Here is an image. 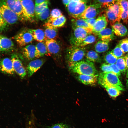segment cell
<instances>
[{
    "mask_svg": "<svg viewBox=\"0 0 128 128\" xmlns=\"http://www.w3.org/2000/svg\"><path fill=\"white\" fill-rule=\"evenodd\" d=\"M35 46L30 44L25 46L22 49L23 56L29 60H32L35 58Z\"/></svg>",
    "mask_w": 128,
    "mask_h": 128,
    "instance_id": "cell-20",
    "label": "cell"
},
{
    "mask_svg": "<svg viewBox=\"0 0 128 128\" xmlns=\"http://www.w3.org/2000/svg\"><path fill=\"white\" fill-rule=\"evenodd\" d=\"M80 0H71L67 8L68 13L71 17L77 9Z\"/></svg>",
    "mask_w": 128,
    "mask_h": 128,
    "instance_id": "cell-29",
    "label": "cell"
},
{
    "mask_svg": "<svg viewBox=\"0 0 128 128\" xmlns=\"http://www.w3.org/2000/svg\"><path fill=\"white\" fill-rule=\"evenodd\" d=\"M8 25L0 14V32L5 30L7 28Z\"/></svg>",
    "mask_w": 128,
    "mask_h": 128,
    "instance_id": "cell-40",
    "label": "cell"
},
{
    "mask_svg": "<svg viewBox=\"0 0 128 128\" xmlns=\"http://www.w3.org/2000/svg\"><path fill=\"white\" fill-rule=\"evenodd\" d=\"M49 14V10L48 7H47L43 12L36 17L41 21H43L48 18Z\"/></svg>",
    "mask_w": 128,
    "mask_h": 128,
    "instance_id": "cell-38",
    "label": "cell"
},
{
    "mask_svg": "<svg viewBox=\"0 0 128 128\" xmlns=\"http://www.w3.org/2000/svg\"><path fill=\"white\" fill-rule=\"evenodd\" d=\"M109 42L100 40L95 44L94 48L97 53L104 52L107 51L109 48Z\"/></svg>",
    "mask_w": 128,
    "mask_h": 128,
    "instance_id": "cell-26",
    "label": "cell"
},
{
    "mask_svg": "<svg viewBox=\"0 0 128 128\" xmlns=\"http://www.w3.org/2000/svg\"><path fill=\"white\" fill-rule=\"evenodd\" d=\"M69 68L72 72L78 74L97 75V71L93 63L87 60L78 62L69 67Z\"/></svg>",
    "mask_w": 128,
    "mask_h": 128,
    "instance_id": "cell-2",
    "label": "cell"
},
{
    "mask_svg": "<svg viewBox=\"0 0 128 128\" xmlns=\"http://www.w3.org/2000/svg\"><path fill=\"white\" fill-rule=\"evenodd\" d=\"M34 39L39 42H43L46 39L43 31L40 29H28Z\"/></svg>",
    "mask_w": 128,
    "mask_h": 128,
    "instance_id": "cell-24",
    "label": "cell"
},
{
    "mask_svg": "<svg viewBox=\"0 0 128 128\" xmlns=\"http://www.w3.org/2000/svg\"></svg>",
    "mask_w": 128,
    "mask_h": 128,
    "instance_id": "cell-51",
    "label": "cell"
},
{
    "mask_svg": "<svg viewBox=\"0 0 128 128\" xmlns=\"http://www.w3.org/2000/svg\"><path fill=\"white\" fill-rule=\"evenodd\" d=\"M0 44L4 51H11L14 47V44L10 38L0 34Z\"/></svg>",
    "mask_w": 128,
    "mask_h": 128,
    "instance_id": "cell-19",
    "label": "cell"
},
{
    "mask_svg": "<svg viewBox=\"0 0 128 128\" xmlns=\"http://www.w3.org/2000/svg\"><path fill=\"white\" fill-rule=\"evenodd\" d=\"M104 59L107 63L111 65L115 64L117 59L111 53V51H109L105 55Z\"/></svg>",
    "mask_w": 128,
    "mask_h": 128,
    "instance_id": "cell-33",
    "label": "cell"
},
{
    "mask_svg": "<svg viewBox=\"0 0 128 128\" xmlns=\"http://www.w3.org/2000/svg\"><path fill=\"white\" fill-rule=\"evenodd\" d=\"M98 75H95L78 74L76 78L78 80L87 85L93 86L97 82Z\"/></svg>",
    "mask_w": 128,
    "mask_h": 128,
    "instance_id": "cell-17",
    "label": "cell"
},
{
    "mask_svg": "<svg viewBox=\"0 0 128 128\" xmlns=\"http://www.w3.org/2000/svg\"><path fill=\"white\" fill-rule=\"evenodd\" d=\"M50 128H70L69 126L66 124L63 123L55 124L51 126Z\"/></svg>",
    "mask_w": 128,
    "mask_h": 128,
    "instance_id": "cell-44",
    "label": "cell"
},
{
    "mask_svg": "<svg viewBox=\"0 0 128 128\" xmlns=\"http://www.w3.org/2000/svg\"><path fill=\"white\" fill-rule=\"evenodd\" d=\"M97 36L100 40L109 43L115 38L112 29L109 28H105L100 31Z\"/></svg>",
    "mask_w": 128,
    "mask_h": 128,
    "instance_id": "cell-18",
    "label": "cell"
},
{
    "mask_svg": "<svg viewBox=\"0 0 128 128\" xmlns=\"http://www.w3.org/2000/svg\"><path fill=\"white\" fill-rule=\"evenodd\" d=\"M49 3V1L48 0L46 2L35 6V11L36 17L43 12L48 7Z\"/></svg>",
    "mask_w": 128,
    "mask_h": 128,
    "instance_id": "cell-35",
    "label": "cell"
},
{
    "mask_svg": "<svg viewBox=\"0 0 128 128\" xmlns=\"http://www.w3.org/2000/svg\"><path fill=\"white\" fill-rule=\"evenodd\" d=\"M63 15L61 10L58 9H55L51 12L49 18H57Z\"/></svg>",
    "mask_w": 128,
    "mask_h": 128,
    "instance_id": "cell-39",
    "label": "cell"
},
{
    "mask_svg": "<svg viewBox=\"0 0 128 128\" xmlns=\"http://www.w3.org/2000/svg\"><path fill=\"white\" fill-rule=\"evenodd\" d=\"M121 13V7L116 1L113 5L106 9L104 14L108 22L112 26L116 23L120 22Z\"/></svg>",
    "mask_w": 128,
    "mask_h": 128,
    "instance_id": "cell-4",
    "label": "cell"
},
{
    "mask_svg": "<svg viewBox=\"0 0 128 128\" xmlns=\"http://www.w3.org/2000/svg\"><path fill=\"white\" fill-rule=\"evenodd\" d=\"M119 45L124 53L128 52V38L120 40Z\"/></svg>",
    "mask_w": 128,
    "mask_h": 128,
    "instance_id": "cell-37",
    "label": "cell"
},
{
    "mask_svg": "<svg viewBox=\"0 0 128 128\" xmlns=\"http://www.w3.org/2000/svg\"><path fill=\"white\" fill-rule=\"evenodd\" d=\"M126 66V76H128V54L124 57Z\"/></svg>",
    "mask_w": 128,
    "mask_h": 128,
    "instance_id": "cell-45",
    "label": "cell"
},
{
    "mask_svg": "<svg viewBox=\"0 0 128 128\" xmlns=\"http://www.w3.org/2000/svg\"><path fill=\"white\" fill-rule=\"evenodd\" d=\"M127 82L128 85V76L127 77Z\"/></svg>",
    "mask_w": 128,
    "mask_h": 128,
    "instance_id": "cell-49",
    "label": "cell"
},
{
    "mask_svg": "<svg viewBox=\"0 0 128 128\" xmlns=\"http://www.w3.org/2000/svg\"></svg>",
    "mask_w": 128,
    "mask_h": 128,
    "instance_id": "cell-50",
    "label": "cell"
},
{
    "mask_svg": "<svg viewBox=\"0 0 128 128\" xmlns=\"http://www.w3.org/2000/svg\"><path fill=\"white\" fill-rule=\"evenodd\" d=\"M48 0H36L35 1V6H36L38 5L47 1Z\"/></svg>",
    "mask_w": 128,
    "mask_h": 128,
    "instance_id": "cell-46",
    "label": "cell"
},
{
    "mask_svg": "<svg viewBox=\"0 0 128 128\" xmlns=\"http://www.w3.org/2000/svg\"><path fill=\"white\" fill-rule=\"evenodd\" d=\"M73 32L70 39L72 46H77L82 40L90 33L85 29L79 27H72Z\"/></svg>",
    "mask_w": 128,
    "mask_h": 128,
    "instance_id": "cell-7",
    "label": "cell"
},
{
    "mask_svg": "<svg viewBox=\"0 0 128 128\" xmlns=\"http://www.w3.org/2000/svg\"><path fill=\"white\" fill-rule=\"evenodd\" d=\"M14 39L20 46L23 47L31 43L33 39L28 29H27L18 33L15 36Z\"/></svg>",
    "mask_w": 128,
    "mask_h": 128,
    "instance_id": "cell-10",
    "label": "cell"
},
{
    "mask_svg": "<svg viewBox=\"0 0 128 128\" xmlns=\"http://www.w3.org/2000/svg\"><path fill=\"white\" fill-rule=\"evenodd\" d=\"M111 52V53L117 59L122 57L124 53L119 44H117Z\"/></svg>",
    "mask_w": 128,
    "mask_h": 128,
    "instance_id": "cell-36",
    "label": "cell"
},
{
    "mask_svg": "<svg viewBox=\"0 0 128 128\" xmlns=\"http://www.w3.org/2000/svg\"><path fill=\"white\" fill-rule=\"evenodd\" d=\"M92 34L87 35L78 43L76 46L84 47L85 46L94 42L96 40V37L95 35Z\"/></svg>",
    "mask_w": 128,
    "mask_h": 128,
    "instance_id": "cell-30",
    "label": "cell"
},
{
    "mask_svg": "<svg viewBox=\"0 0 128 128\" xmlns=\"http://www.w3.org/2000/svg\"><path fill=\"white\" fill-rule=\"evenodd\" d=\"M45 61V59L41 58L36 59L30 61L27 68L28 76L30 77L32 76L41 67Z\"/></svg>",
    "mask_w": 128,
    "mask_h": 128,
    "instance_id": "cell-14",
    "label": "cell"
},
{
    "mask_svg": "<svg viewBox=\"0 0 128 128\" xmlns=\"http://www.w3.org/2000/svg\"><path fill=\"white\" fill-rule=\"evenodd\" d=\"M108 22L104 14L99 16L96 19L92 29V33L96 36H97L99 32L106 28Z\"/></svg>",
    "mask_w": 128,
    "mask_h": 128,
    "instance_id": "cell-13",
    "label": "cell"
},
{
    "mask_svg": "<svg viewBox=\"0 0 128 128\" xmlns=\"http://www.w3.org/2000/svg\"><path fill=\"white\" fill-rule=\"evenodd\" d=\"M46 27L44 33L46 40L56 38L58 34L57 28L52 27Z\"/></svg>",
    "mask_w": 128,
    "mask_h": 128,
    "instance_id": "cell-27",
    "label": "cell"
},
{
    "mask_svg": "<svg viewBox=\"0 0 128 128\" xmlns=\"http://www.w3.org/2000/svg\"><path fill=\"white\" fill-rule=\"evenodd\" d=\"M96 18L87 19H84L90 27L93 29L95 23Z\"/></svg>",
    "mask_w": 128,
    "mask_h": 128,
    "instance_id": "cell-42",
    "label": "cell"
},
{
    "mask_svg": "<svg viewBox=\"0 0 128 128\" xmlns=\"http://www.w3.org/2000/svg\"><path fill=\"white\" fill-rule=\"evenodd\" d=\"M86 52L84 47L71 45L68 47L66 51V59L69 67L82 61Z\"/></svg>",
    "mask_w": 128,
    "mask_h": 128,
    "instance_id": "cell-1",
    "label": "cell"
},
{
    "mask_svg": "<svg viewBox=\"0 0 128 128\" xmlns=\"http://www.w3.org/2000/svg\"><path fill=\"white\" fill-rule=\"evenodd\" d=\"M101 68L103 72H112L110 65L108 64H103L101 66Z\"/></svg>",
    "mask_w": 128,
    "mask_h": 128,
    "instance_id": "cell-41",
    "label": "cell"
},
{
    "mask_svg": "<svg viewBox=\"0 0 128 128\" xmlns=\"http://www.w3.org/2000/svg\"><path fill=\"white\" fill-rule=\"evenodd\" d=\"M117 0H95L94 2L99 4L101 5L102 8H106L107 9L114 4Z\"/></svg>",
    "mask_w": 128,
    "mask_h": 128,
    "instance_id": "cell-34",
    "label": "cell"
},
{
    "mask_svg": "<svg viewBox=\"0 0 128 128\" xmlns=\"http://www.w3.org/2000/svg\"><path fill=\"white\" fill-rule=\"evenodd\" d=\"M66 21V17L64 15H62L55 18H48L44 25L46 27H52L57 28L63 26L65 23Z\"/></svg>",
    "mask_w": 128,
    "mask_h": 128,
    "instance_id": "cell-16",
    "label": "cell"
},
{
    "mask_svg": "<svg viewBox=\"0 0 128 128\" xmlns=\"http://www.w3.org/2000/svg\"><path fill=\"white\" fill-rule=\"evenodd\" d=\"M71 0H63L62 2L65 6L67 8L70 1Z\"/></svg>",
    "mask_w": 128,
    "mask_h": 128,
    "instance_id": "cell-47",
    "label": "cell"
},
{
    "mask_svg": "<svg viewBox=\"0 0 128 128\" xmlns=\"http://www.w3.org/2000/svg\"><path fill=\"white\" fill-rule=\"evenodd\" d=\"M85 56L86 60L92 62H99L101 61L100 57L96 51L90 50L87 52Z\"/></svg>",
    "mask_w": 128,
    "mask_h": 128,
    "instance_id": "cell-28",
    "label": "cell"
},
{
    "mask_svg": "<svg viewBox=\"0 0 128 128\" xmlns=\"http://www.w3.org/2000/svg\"><path fill=\"white\" fill-rule=\"evenodd\" d=\"M117 2L120 6L122 11L121 18L123 22L126 23L128 22V3L126 0H118Z\"/></svg>",
    "mask_w": 128,
    "mask_h": 128,
    "instance_id": "cell-25",
    "label": "cell"
},
{
    "mask_svg": "<svg viewBox=\"0 0 128 128\" xmlns=\"http://www.w3.org/2000/svg\"><path fill=\"white\" fill-rule=\"evenodd\" d=\"M0 14L8 25L16 23L19 19L17 14L2 1L0 2Z\"/></svg>",
    "mask_w": 128,
    "mask_h": 128,
    "instance_id": "cell-6",
    "label": "cell"
},
{
    "mask_svg": "<svg viewBox=\"0 0 128 128\" xmlns=\"http://www.w3.org/2000/svg\"><path fill=\"white\" fill-rule=\"evenodd\" d=\"M104 87L110 96L112 98H116L121 93V91L114 87L108 86Z\"/></svg>",
    "mask_w": 128,
    "mask_h": 128,
    "instance_id": "cell-32",
    "label": "cell"
},
{
    "mask_svg": "<svg viewBox=\"0 0 128 128\" xmlns=\"http://www.w3.org/2000/svg\"><path fill=\"white\" fill-rule=\"evenodd\" d=\"M101 8V5L97 3L88 5L80 18L87 19L95 18L100 13Z\"/></svg>",
    "mask_w": 128,
    "mask_h": 128,
    "instance_id": "cell-9",
    "label": "cell"
},
{
    "mask_svg": "<svg viewBox=\"0 0 128 128\" xmlns=\"http://www.w3.org/2000/svg\"><path fill=\"white\" fill-rule=\"evenodd\" d=\"M35 58H39L45 55H49L45 43L39 42L35 46Z\"/></svg>",
    "mask_w": 128,
    "mask_h": 128,
    "instance_id": "cell-23",
    "label": "cell"
},
{
    "mask_svg": "<svg viewBox=\"0 0 128 128\" xmlns=\"http://www.w3.org/2000/svg\"><path fill=\"white\" fill-rule=\"evenodd\" d=\"M112 27L113 32L117 36L123 37L128 34V30L126 27L119 22L116 23Z\"/></svg>",
    "mask_w": 128,
    "mask_h": 128,
    "instance_id": "cell-21",
    "label": "cell"
},
{
    "mask_svg": "<svg viewBox=\"0 0 128 128\" xmlns=\"http://www.w3.org/2000/svg\"><path fill=\"white\" fill-rule=\"evenodd\" d=\"M0 70L5 73L13 74L15 71L11 59L8 58L1 59L0 60Z\"/></svg>",
    "mask_w": 128,
    "mask_h": 128,
    "instance_id": "cell-15",
    "label": "cell"
},
{
    "mask_svg": "<svg viewBox=\"0 0 128 128\" xmlns=\"http://www.w3.org/2000/svg\"><path fill=\"white\" fill-rule=\"evenodd\" d=\"M98 82L104 87H110L121 91L124 90L123 86L118 76L113 72L100 73L98 77Z\"/></svg>",
    "mask_w": 128,
    "mask_h": 128,
    "instance_id": "cell-3",
    "label": "cell"
},
{
    "mask_svg": "<svg viewBox=\"0 0 128 128\" xmlns=\"http://www.w3.org/2000/svg\"><path fill=\"white\" fill-rule=\"evenodd\" d=\"M72 27H79L83 28L90 33H92V29L83 19L79 18L72 19L71 20Z\"/></svg>",
    "mask_w": 128,
    "mask_h": 128,
    "instance_id": "cell-22",
    "label": "cell"
},
{
    "mask_svg": "<svg viewBox=\"0 0 128 128\" xmlns=\"http://www.w3.org/2000/svg\"><path fill=\"white\" fill-rule=\"evenodd\" d=\"M18 16L19 19H24L22 6L20 0H9L2 1Z\"/></svg>",
    "mask_w": 128,
    "mask_h": 128,
    "instance_id": "cell-11",
    "label": "cell"
},
{
    "mask_svg": "<svg viewBox=\"0 0 128 128\" xmlns=\"http://www.w3.org/2000/svg\"><path fill=\"white\" fill-rule=\"evenodd\" d=\"M45 43L49 55L52 56L59 63H62V49L58 42L55 39H47Z\"/></svg>",
    "mask_w": 128,
    "mask_h": 128,
    "instance_id": "cell-5",
    "label": "cell"
},
{
    "mask_svg": "<svg viewBox=\"0 0 128 128\" xmlns=\"http://www.w3.org/2000/svg\"><path fill=\"white\" fill-rule=\"evenodd\" d=\"M115 64L120 72L123 73L126 72V66L124 57L118 58Z\"/></svg>",
    "mask_w": 128,
    "mask_h": 128,
    "instance_id": "cell-31",
    "label": "cell"
},
{
    "mask_svg": "<svg viewBox=\"0 0 128 128\" xmlns=\"http://www.w3.org/2000/svg\"><path fill=\"white\" fill-rule=\"evenodd\" d=\"M24 19L31 20L35 15V7L33 1L31 0H20Z\"/></svg>",
    "mask_w": 128,
    "mask_h": 128,
    "instance_id": "cell-8",
    "label": "cell"
},
{
    "mask_svg": "<svg viewBox=\"0 0 128 128\" xmlns=\"http://www.w3.org/2000/svg\"><path fill=\"white\" fill-rule=\"evenodd\" d=\"M112 72L117 75L120 76L121 74L120 71L115 64L110 65Z\"/></svg>",
    "mask_w": 128,
    "mask_h": 128,
    "instance_id": "cell-43",
    "label": "cell"
},
{
    "mask_svg": "<svg viewBox=\"0 0 128 128\" xmlns=\"http://www.w3.org/2000/svg\"><path fill=\"white\" fill-rule=\"evenodd\" d=\"M3 51L2 50L0 44V52Z\"/></svg>",
    "mask_w": 128,
    "mask_h": 128,
    "instance_id": "cell-48",
    "label": "cell"
},
{
    "mask_svg": "<svg viewBox=\"0 0 128 128\" xmlns=\"http://www.w3.org/2000/svg\"><path fill=\"white\" fill-rule=\"evenodd\" d=\"M11 60L14 71L22 78H23L26 75L27 73L18 56L16 54H13L11 56Z\"/></svg>",
    "mask_w": 128,
    "mask_h": 128,
    "instance_id": "cell-12",
    "label": "cell"
}]
</instances>
